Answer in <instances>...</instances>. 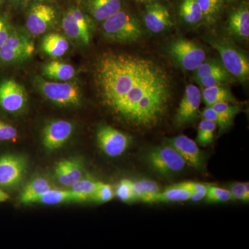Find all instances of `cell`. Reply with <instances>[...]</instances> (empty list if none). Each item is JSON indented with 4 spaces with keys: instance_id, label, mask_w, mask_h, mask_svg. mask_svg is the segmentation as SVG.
<instances>
[{
    "instance_id": "26",
    "label": "cell",
    "mask_w": 249,
    "mask_h": 249,
    "mask_svg": "<svg viewBox=\"0 0 249 249\" xmlns=\"http://www.w3.org/2000/svg\"><path fill=\"white\" fill-rule=\"evenodd\" d=\"M136 199L145 203H154L155 196L160 193L157 183L150 180H140L133 182Z\"/></svg>"
},
{
    "instance_id": "21",
    "label": "cell",
    "mask_w": 249,
    "mask_h": 249,
    "mask_svg": "<svg viewBox=\"0 0 249 249\" xmlns=\"http://www.w3.org/2000/svg\"><path fill=\"white\" fill-rule=\"evenodd\" d=\"M70 44L66 37L57 33H51L43 37L42 49L47 55L52 58H59L67 53Z\"/></svg>"
},
{
    "instance_id": "40",
    "label": "cell",
    "mask_w": 249,
    "mask_h": 249,
    "mask_svg": "<svg viewBox=\"0 0 249 249\" xmlns=\"http://www.w3.org/2000/svg\"><path fill=\"white\" fill-rule=\"evenodd\" d=\"M18 136V131L16 127L8 123L0 120V141L13 140Z\"/></svg>"
},
{
    "instance_id": "29",
    "label": "cell",
    "mask_w": 249,
    "mask_h": 249,
    "mask_svg": "<svg viewBox=\"0 0 249 249\" xmlns=\"http://www.w3.org/2000/svg\"><path fill=\"white\" fill-rule=\"evenodd\" d=\"M199 3L203 15L204 20L209 24L217 22L222 14L224 1L223 0H196Z\"/></svg>"
},
{
    "instance_id": "32",
    "label": "cell",
    "mask_w": 249,
    "mask_h": 249,
    "mask_svg": "<svg viewBox=\"0 0 249 249\" xmlns=\"http://www.w3.org/2000/svg\"><path fill=\"white\" fill-rule=\"evenodd\" d=\"M99 182L93 181L89 178H83L79 180L71 187V191L82 196L83 200L90 199L96 191Z\"/></svg>"
},
{
    "instance_id": "13",
    "label": "cell",
    "mask_w": 249,
    "mask_h": 249,
    "mask_svg": "<svg viewBox=\"0 0 249 249\" xmlns=\"http://www.w3.org/2000/svg\"><path fill=\"white\" fill-rule=\"evenodd\" d=\"M27 168L24 157L16 155L0 157V186L11 188L22 181Z\"/></svg>"
},
{
    "instance_id": "44",
    "label": "cell",
    "mask_w": 249,
    "mask_h": 249,
    "mask_svg": "<svg viewBox=\"0 0 249 249\" xmlns=\"http://www.w3.org/2000/svg\"><path fill=\"white\" fill-rule=\"evenodd\" d=\"M237 0H223L224 4H230V3L235 2Z\"/></svg>"
},
{
    "instance_id": "18",
    "label": "cell",
    "mask_w": 249,
    "mask_h": 249,
    "mask_svg": "<svg viewBox=\"0 0 249 249\" xmlns=\"http://www.w3.org/2000/svg\"><path fill=\"white\" fill-rule=\"evenodd\" d=\"M88 14L98 22L107 18L124 9L123 0H84Z\"/></svg>"
},
{
    "instance_id": "37",
    "label": "cell",
    "mask_w": 249,
    "mask_h": 249,
    "mask_svg": "<svg viewBox=\"0 0 249 249\" xmlns=\"http://www.w3.org/2000/svg\"><path fill=\"white\" fill-rule=\"evenodd\" d=\"M114 193L109 184L99 182L91 199L98 203H106L114 198Z\"/></svg>"
},
{
    "instance_id": "7",
    "label": "cell",
    "mask_w": 249,
    "mask_h": 249,
    "mask_svg": "<svg viewBox=\"0 0 249 249\" xmlns=\"http://www.w3.org/2000/svg\"><path fill=\"white\" fill-rule=\"evenodd\" d=\"M147 160L152 169L162 175L179 173L187 165L186 160L171 145L156 147L149 152Z\"/></svg>"
},
{
    "instance_id": "33",
    "label": "cell",
    "mask_w": 249,
    "mask_h": 249,
    "mask_svg": "<svg viewBox=\"0 0 249 249\" xmlns=\"http://www.w3.org/2000/svg\"><path fill=\"white\" fill-rule=\"evenodd\" d=\"M231 79V75L227 70H224L217 72L211 76L205 77V78L196 80V83L200 85L203 89V88H211V87L226 84L230 82Z\"/></svg>"
},
{
    "instance_id": "24",
    "label": "cell",
    "mask_w": 249,
    "mask_h": 249,
    "mask_svg": "<svg viewBox=\"0 0 249 249\" xmlns=\"http://www.w3.org/2000/svg\"><path fill=\"white\" fill-rule=\"evenodd\" d=\"M50 189H52L50 183L46 178H34L23 190L20 196L21 202L23 204L35 203L37 198Z\"/></svg>"
},
{
    "instance_id": "46",
    "label": "cell",
    "mask_w": 249,
    "mask_h": 249,
    "mask_svg": "<svg viewBox=\"0 0 249 249\" xmlns=\"http://www.w3.org/2000/svg\"><path fill=\"white\" fill-rule=\"evenodd\" d=\"M141 1H154V0H141Z\"/></svg>"
},
{
    "instance_id": "11",
    "label": "cell",
    "mask_w": 249,
    "mask_h": 249,
    "mask_svg": "<svg viewBox=\"0 0 249 249\" xmlns=\"http://www.w3.org/2000/svg\"><path fill=\"white\" fill-rule=\"evenodd\" d=\"M27 93L22 85L13 79L0 83V107L9 113H18L25 107Z\"/></svg>"
},
{
    "instance_id": "41",
    "label": "cell",
    "mask_w": 249,
    "mask_h": 249,
    "mask_svg": "<svg viewBox=\"0 0 249 249\" xmlns=\"http://www.w3.org/2000/svg\"><path fill=\"white\" fill-rule=\"evenodd\" d=\"M202 118L206 120L212 121L216 124L217 125L219 124V116H218L217 113L214 110L213 108L211 107H207L206 109H204L201 114Z\"/></svg>"
},
{
    "instance_id": "30",
    "label": "cell",
    "mask_w": 249,
    "mask_h": 249,
    "mask_svg": "<svg viewBox=\"0 0 249 249\" xmlns=\"http://www.w3.org/2000/svg\"><path fill=\"white\" fill-rule=\"evenodd\" d=\"M226 70L220 60L212 59V60H205L196 70H194V79L198 80L201 78L211 76L222 70Z\"/></svg>"
},
{
    "instance_id": "31",
    "label": "cell",
    "mask_w": 249,
    "mask_h": 249,
    "mask_svg": "<svg viewBox=\"0 0 249 249\" xmlns=\"http://www.w3.org/2000/svg\"><path fill=\"white\" fill-rule=\"evenodd\" d=\"M217 124L212 121L203 119L198 127L196 142L201 145H207L213 142L214 132Z\"/></svg>"
},
{
    "instance_id": "19",
    "label": "cell",
    "mask_w": 249,
    "mask_h": 249,
    "mask_svg": "<svg viewBox=\"0 0 249 249\" xmlns=\"http://www.w3.org/2000/svg\"><path fill=\"white\" fill-rule=\"evenodd\" d=\"M55 173L59 182L65 186L72 187L83 178L81 165L73 160L59 162L55 167Z\"/></svg>"
},
{
    "instance_id": "28",
    "label": "cell",
    "mask_w": 249,
    "mask_h": 249,
    "mask_svg": "<svg viewBox=\"0 0 249 249\" xmlns=\"http://www.w3.org/2000/svg\"><path fill=\"white\" fill-rule=\"evenodd\" d=\"M191 198V193L180 186L178 184L167 188L163 192H160L155 196L154 203L158 202H180L189 200Z\"/></svg>"
},
{
    "instance_id": "23",
    "label": "cell",
    "mask_w": 249,
    "mask_h": 249,
    "mask_svg": "<svg viewBox=\"0 0 249 249\" xmlns=\"http://www.w3.org/2000/svg\"><path fill=\"white\" fill-rule=\"evenodd\" d=\"M68 201H84L82 196L72 191H61V190H52L46 192L43 195L37 198L35 203L54 205L68 202Z\"/></svg>"
},
{
    "instance_id": "3",
    "label": "cell",
    "mask_w": 249,
    "mask_h": 249,
    "mask_svg": "<svg viewBox=\"0 0 249 249\" xmlns=\"http://www.w3.org/2000/svg\"><path fill=\"white\" fill-rule=\"evenodd\" d=\"M210 45L220 55V61L232 77L240 82L248 80L249 60L247 53L227 38L209 39Z\"/></svg>"
},
{
    "instance_id": "15",
    "label": "cell",
    "mask_w": 249,
    "mask_h": 249,
    "mask_svg": "<svg viewBox=\"0 0 249 249\" xmlns=\"http://www.w3.org/2000/svg\"><path fill=\"white\" fill-rule=\"evenodd\" d=\"M73 130V124L70 121L58 120L50 123L44 129V145L48 150H56L70 138Z\"/></svg>"
},
{
    "instance_id": "9",
    "label": "cell",
    "mask_w": 249,
    "mask_h": 249,
    "mask_svg": "<svg viewBox=\"0 0 249 249\" xmlns=\"http://www.w3.org/2000/svg\"><path fill=\"white\" fill-rule=\"evenodd\" d=\"M57 13L52 5L37 3L28 12L26 26L32 35L40 36L54 27Z\"/></svg>"
},
{
    "instance_id": "25",
    "label": "cell",
    "mask_w": 249,
    "mask_h": 249,
    "mask_svg": "<svg viewBox=\"0 0 249 249\" xmlns=\"http://www.w3.org/2000/svg\"><path fill=\"white\" fill-rule=\"evenodd\" d=\"M213 108L219 116V126L220 130H225L232 125L236 115L240 112L238 106L233 103L220 102L211 106Z\"/></svg>"
},
{
    "instance_id": "45",
    "label": "cell",
    "mask_w": 249,
    "mask_h": 249,
    "mask_svg": "<svg viewBox=\"0 0 249 249\" xmlns=\"http://www.w3.org/2000/svg\"><path fill=\"white\" fill-rule=\"evenodd\" d=\"M4 0H0V6L4 3Z\"/></svg>"
},
{
    "instance_id": "34",
    "label": "cell",
    "mask_w": 249,
    "mask_h": 249,
    "mask_svg": "<svg viewBox=\"0 0 249 249\" xmlns=\"http://www.w3.org/2000/svg\"><path fill=\"white\" fill-rule=\"evenodd\" d=\"M205 198L206 201L209 203L226 202L232 199V196L229 190L214 186H209Z\"/></svg>"
},
{
    "instance_id": "12",
    "label": "cell",
    "mask_w": 249,
    "mask_h": 249,
    "mask_svg": "<svg viewBox=\"0 0 249 249\" xmlns=\"http://www.w3.org/2000/svg\"><path fill=\"white\" fill-rule=\"evenodd\" d=\"M201 103L199 88L194 85L186 86L175 116L176 124L181 126L196 120L199 116Z\"/></svg>"
},
{
    "instance_id": "4",
    "label": "cell",
    "mask_w": 249,
    "mask_h": 249,
    "mask_svg": "<svg viewBox=\"0 0 249 249\" xmlns=\"http://www.w3.org/2000/svg\"><path fill=\"white\" fill-rule=\"evenodd\" d=\"M36 85L47 100L59 106H76L81 101L79 87L73 83L47 81L37 78Z\"/></svg>"
},
{
    "instance_id": "27",
    "label": "cell",
    "mask_w": 249,
    "mask_h": 249,
    "mask_svg": "<svg viewBox=\"0 0 249 249\" xmlns=\"http://www.w3.org/2000/svg\"><path fill=\"white\" fill-rule=\"evenodd\" d=\"M179 15L185 22L190 24H198L204 20V15L196 0H182Z\"/></svg>"
},
{
    "instance_id": "42",
    "label": "cell",
    "mask_w": 249,
    "mask_h": 249,
    "mask_svg": "<svg viewBox=\"0 0 249 249\" xmlns=\"http://www.w3.org/2000/svg\"><path fill=\"white\" fill-rule=\"evenodd\" d=\"M9 199V196L0 188V203L4 202Z\"/></svg>"
},
{
    "instance_id": "8",
    "label": "cell",
    "mask_w": 249,
    "mask_h": 249,
    "mask_svg": "<svg viewBox=\"0 0 249 249\" xmlns=\"http://www.w3.org/2000/svg\"><path fill=\"white\" fill-rule=\"evenodd\" d=\"M89 21L79 7L71 6L64 14L62 29L71 40L80 45H88L91 41Z\"/></svg>"
},
{
    "instance_id": "17",
    "label": "cell",
    "mask_w": 249,
    "mask_h": 249,
    "mask_svg": "<svg viewBox=\"0 0 249 249\" xmlns=\"http://www.w3.org/2000/svg\"><path fill=\"white\" fill-rule=\"evenodd\" d=\"M227 31L231 36L240 40L249 37V6L243 2L231 11L227 20Z\"/></svg>"
},
{
    "instance_id": "20",
    "label": "cell",
    "mask_w": 249,
    "mask_h": 249,
    "mask_svg": "<svg viewBox=\"0 0 249 249\" xmlns=\"http://www.w3.org/2000/svg\"><path fill=\"white\" fill-rule=\"evenodd\" d=\"M42 74L53 81L65 82L71 80L75 76L76 70L70 64L53 60L44 65Z\"/></svg>"
},
{
    "instance_id": "1",
    "label": "cell",
    "mask_w": 249,
    "mask_h": 249,
    "mask_svg": "<svg viewBox=\"0 0 249 249\" xmlns=\"http://www.w3.org/2000/svg\"><path fill=\"white\" fill-rule=\"evenodd\" d=\"M103 101L127 124L151 128L169 108L173 88L167 71L150 60L129 54H107L96 67Z\"/></svg>"
},
{
    "instance_id": "38",
    "label": "cell",
    "mask_w": 249,
    "mask_h": 249,
    "mask_svg": "<svg viewBox=\"0 0 249 249\" xmlns=\"http://www.w3.org/2000/svg\"><path fill=\"white\" fill-rule=\"evenodd\" d=\"M232 199L247 201L249 200V182L235 183L231 187Z\"/></svg>"
},
{
    "instance_id": "47",
    "label": "cell",
    "mask_w": 249,
    "mask_h": 249,
    "mask_svg": "<svg viewBox=\"0 0 249 249\" xmlns=\"http://www.w3.org/2000/svg\"><path fill=\"white\" fill-rule=\"evenodd\" d=\"M33 1H41V0H33Z\"/></svg>"
},
{
    "instance_id": "14",
    "label": "cell",
    "mask_w": 249,
    "mask_h": 249,
    "mask_svg": "<svg viewBox=\"0 0 249 249\" xmlns=\"http://www.w3.org/2000/svg\"><path fill=\"white\" fill-rule=\"evenodd\" d=\"M144 24L147 30L160 34L173 26L171 16L168 8L158 1H149L145 8Z\"/></svg>"
},
{
    "instance_id": "22",
    "label": "cell",
    "mask_w": 249,
    "mask_h": 249,
    "mask_svg": "<svg viewBox=\"0 0 249 249\" xmlns=\"http://www.w3.org/2000/svg\"><path fill=\"white\" fill-rule=\"evenodd\" d=\"M201 100H203L207 107H211L215 103L228 102L235 104V98L227 87L223 85L203 88L201 91Z\"/></svg>"
},
{
    "instance_id": "2",
    "label": "cell",
    "mask_w": 249,
    "mask_h": 249,
    "mask_svg": "<svg viewBox=\"0 0 249 249\" xmlns=\"http://www.w3.org/2000/svg\"><path fill=\"white\" fill-rule=\"evenodd\" d=\"M102 31L108 40L122 43L137 42L143 34L138 18L124 9L102 22Z\"/></svg>"
},
{
    "instance_id": "16",
    "label": "cell",
    "mask_w": 249,
    "mask_h": 249,
    "mask_svg": "<svg viewBox=\"0 0 249 249\" xmlns=\"http://www.w3.org/2000/svg\"><path fill=\"white\" fill-rule=\"evenodd\" d=\"M168 142L186 160L187 164L197 170L204 168V157L194 141L182 134L169 139Z\"/></svg>"
},
{
    "instance_id": "5",
    "label": "cell",
    "mask_w": 249,
    "mask_h": 249,
    "mask_svg": "<svg viewBox=\"0 0 249 249\" xmlns=\"http://www.w3.org/2000/svg\"><path fill=\"white\" fill-rule=\"evenodd\" d=\"M34 51V42L29 37L12 28L9 38L0 49V65H10L24 61L32 56Z\"/></svg>"
},
{
    "instance_id": "10",
    "label": "cell",
    "mask_w": 249,
    "mask_h": 249,
    "mask_svg": "<svg viewBox=\"0 0 249 249\" xmlns=\"http://www.w3.org/2000/svg\"><path fill=\"white\" fill-rule=\"evenodd\" d=\"M97 142L105 153L111 157H119L127 150L131 139L109 125H103L97 132Z\"/></svg>"
},
{
    "instance_id": "6",
    "label": "cell",
    "mask_w": 249,
    "mask_h": 249,
    "mask_svg": "<svg viewBox=\"0 0 249 249\" xmlns=\"http://www.w3.org/2000/svg\"><path fill=\"white\" fill-rule=\"evenodd\" d=\"M168 53L179 66L187 71H194L206 60L204 49L194 41L179 38L173 41Z\"/></svg>"
},
{
    "instance_id": "39",
    "label": "cell",
    "mask_w": 249,
    "mask_h": 249,
    "mask_svg": "<svg viewBox=\"0 0 249 249\" xmlns=\"http://www.w3.org/2000/svg\"><path fill=\"white\" fill-rule=\"evenodd\" d=\"M12 27L6 15L0 11V49L4 45L9 38Z\"/></svg>"
},
{
    "instance_id": "35",
    "label": "cell",
    "mask_w": 249,
    "mask_h": 249,
    "mask_svg": "<svg viewBox=\"0 0 249 249\" xmlns=\"http://www.w3.org/2000/svg\"><path fill=\"white\" fill-rule=\"evenodd\" d=\"M116 195L121 201L131 202L136 200L133 188V181L129 179L121 180L116 188Z\"/></svg>"
},
{
    "instance_id": "36",
    "label": "cell",
    "mask_w": 249,
    "mask_h": 249,
    "mask_svg": "<svg viewBox=\"0 0 249 249\" xmlns=\"http://www.w3.org/2000/svg\"><path fill=\"white\" fill-rule=\"evenodd\" d=\"M178 184L186 188L191 193L190 199L193 201H200L204 199L206 196L209 187V185L196 182H183Z\"/></svg>"
},
{
    "instance_id": "43",
    "label": "cell",
    "mask_w": 249,
    "mask_h": 249,
    "mask_svg": "<svg viewBox=\"0 0 249 249\" xmlns=\"http://www.w3.org/2000/svg\"><path fill=\"white\" fill-rule=\"evenodd\" d=\"M9 1L15 6H19V5L22 4L26 0H9Z\"/></svg>"
}]
</instances>
